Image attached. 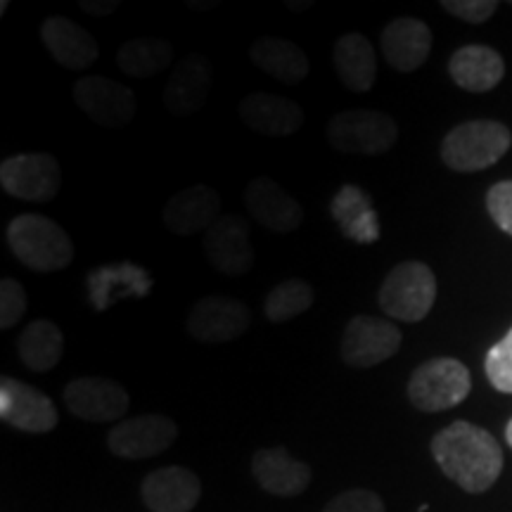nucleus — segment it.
I'll return each mask as SVG.
<instances>
[{
  "label": "nucleus",
  "mask_w": 512,
  "mask_h": 512,
  "mask_svg": "<svg viewBox=\"0 0 512 512\" xmlns=\"http://www.w3.org/2000/svg\"><path fill=\"white\" fill-rule=\"evenodd\" d=\"M432 456L441 472L467 494H484L503 472V451L482 427L458 420L432 439Z\"/></svg>",
  "instance_id": "1"
},
{
  "label": "nucleus",
  "mask_w": 512,
  "mask_h": 512,
  "mask_svg": "<svg viewBox=\"0 0 512 512\" xmlns=\"http://www.w3.org/2000/svg\"><path fill=\"white\" fill-rule=\"evenodd\" d=\"M10 252L19 264L36 273H55L74 261L72 238L53 219L41 214H19L8 226Z\"/></svg>",
  "instance_id": "2"
},
{
  "label": "nucleus",
  "mask_w": 512,
  "mask_h": 512,
  "mask_svg": "<svg viewBox=\"0 0 512 512\" xmlns=\"http://www.w3.org/2000/svg\"><path fill=\"white\" fill-rule=\"evenodd\" d=\"M512 136L501 121H465L453 128L441 143V159L448 169L472 174L494 166L510 150Z\"/></svg>",
  "instance_id": "3"
},
{
  "label": "nucleus",
  "mask_w": 512,
  "mask_h": 512,
  "mask_svg": "<svg viewBox=\"0 0 512 512\" xmlns=\"http://www.w3.org/2000/svg\"><path fill=\"white\" fill-rule=\"evenodd\" d=\"M437 299V278L422 261H403L389 271L377 294L380 309L389 318L418 323L432 311Z\"/></svg>",
  "instance_id": "4"
},
{
  "label": "nucleus",
  "mask_w": 512,
  "mask_h": 512,
  "mask_svg": "<svg viewBox=\"0 0 512 512\" xmlns=\"http://www.w3.org/2000/svg\"><path fill=\"white\" fill-rule=\"evenodd\" d=\"M325 136L339 152L373 157L392 150L399 138V126L384 112L344 110L328 121Z\"/></svg>",
  "instance_id": "5"
},
{
  "label": "nucleus",
  "mask_w": 512,
  "mask_h": 512,
  "mask_svg": "<svg viewBox=\"0 0 512 512\" xmlns=\"http://www.w3.org/2000/svg\"><path fill=\"white\" fill-rule=\"evenodd\" d=\"M472 377L456 358H432L415 370L408 382V399L422 413H441L470 396Z\"/></svg>",
  "instance_id": "6"
},
{
  "label": "nucleus",
  "mask_w": 512,
  "mask_h": 512,
  "mask_svg": "<svg viewBox=\"0 0 512 512\" xmlns=\"http://www.w3.org/2000/svg\"><path fill=\"white\" fill-rule=\"evenodd\" d=\"M403 335L389 320L377 316H354L342 335V361L356 370H368L392 358L401 349Z\"/></svg>",
  "instance_id": "7"
},
{
  "label": "nucleus",
  "mask_w": 512,
  "mask_h": 512,
  "mask_svg": "<svg viewBox=\"0 0 512 512\" xmlns=\"http://www.w3.org/2000/svg\"><path fill=\"white\" fill-rule=\"evenodd\" d=\"M0 185L15 200L48 202L60 192V164L53 155H43V152L8 157L0 164Z\"/></svg>",
  "instance_id": "8"
},
{
  "label": "nucleus",
  "mask_w": 512,
  "mask_h": 512,
  "mask_svg": "<svg viewBox=\"0 0 512 512\" xmlns=\"http://www.w3.org/2000/svg\"><path fill=\"white\" fill-rule=\"evenodd\" d=\"M74 100L95 124L121 128L131 124L138 110V98L124 83L105 76H83L74 83Z\"/></svg>",
  "instance_id": "9"
},
{
  "label": "nucleus",
  "mask_w": 512,
  "mask_h": 512,
  "mask_svg": "<svg viewBox=\"0 0 512 512\" xmlns=\"http://www.w3.org/2000/svg\"><path fill=\"white\" fill-rule=\"evenodd\" d=\"M204 252L214 271L228 278H240L254 268L252 235L245 219L235 214H223L204 233Z\"/></svg>",
  "instance_id": "10"
},
{
  "label": "nucleus",
  "mask_w": 512,
  "mask_h": 512,
  "mask_svg": "<svg viewBox=\"0 0 512 512\" xmlns=\"http://www.w3.org/2000/svg\"><path fill=\"white\" fill-rule=\"evenodd\" d=\"M64 406L86 422H117L126 415L131 399L119 382L107 377H79L64 387Z\"/></svg>",
  "instance_id": "11"
},
{
  "label": "nucleus",
  "mask_w": 512,
  "mask_h": 512,
  "mask_svg": "<svg viewBox=\"0 0 512 512\" xmlns=\"http://www.w3.org/2000/svg\"><path fill=\"white\" fill-rule=\"evenodd\" d=\"M249 323H252V313L245 304L238 299L211 294V297H202L192 306L185 328L197 342L223 344L245 335Z\"/></svg>",
  "instance_id": "12"
},
{
  "label": "nucleus",
  "mask_w": 512,
  "mask_h": 512,
  "mask_svg": "<svg viewBox=\"0 0 512 512\" xmlns=\"http://www.w3.org/2000/svg\"><path fill=\"white\" fill-rule=\"evenodd\" d=\"M0 418L10 427L31 434L53 432L60 422L55 403L41 389L15 377L0 380Z\"/></svg>",
  "instance_id": "13"
},
{
  "label": "nucleus",
  "mask_w": 512,
  "mask_h": 512,
  "mask_svg": "<svg viewBox=\"0 0 512 512\" xmlns=\"http://www.w3.org/2000/svg\"><path fill=\"white\" fill-rule=\"evenodd\" d=\"M178 439V425L166 415H138L119 422L107 437L114 456L126 460H145L164 453Z\"/></svg>",
  "instance_id": "14"
},
{
  "label": "nucleus",
  "mask_w": 512,
  "mask_h": 512,
  "mask_svg": "<svg viewBox=\"0 0 512 512\" xmlns=\"http://www.w3.org/2000/svg\"><path fill=\"white\" fill-rule=\"evenodd\" d=\"M140 496L150 512H190L200 503L202 484L188 467L166 465L143 479Z\"/></svg>",
  "instance_id": "15"
},
{
  "label": "nucleus",
  "mask_w": 512,
  "mask_h": 512,
  "mask_svg": "<svg viewBox=\"0 0 512 512\" xmlns=\"http://www.w3.org/2000/svg\"><path fill=\"white\" fill-rule=\"evenodd\" d=\"M245 202L249 216L273 233H292L302 226L304 221V209L302 204L294 200L292 195L280 188V183H275L273 178L259 176L247 185Z\"/></svg>",
  "instance_id": "16"
},
{
  "label": "nucleus",
  "mask_w": 512,
  "mask_h": 512,
  "mask_svg": "<svg viewBox=\"0 0 512 512\" xmlns=\"http://www.w3.org/2000/svg\"><path fill=\"white\" fill-rule=\"evenodd\" d=\"M221 209V195L211 185L195 183L190 188L176 192L169 202H166L162 219L171 233L183 235H197L207 233L219 219Z\"/></svg>",
  "instance_id": "17"
},
{
  "label": "nucleus",
  "mask_w": 512,
  "mask_h": 512,
  "mask_svg": "<svg viewBox=\"0 0 512 512\" xmlns=\"http://www.w3.org/2000/svg\"><path fill=\"white\" fill-rule=\"evenodd\" d=\"M384 60L396 72L411 74L427 62L432 50V31L415 17H399L389 22L380 41Z\"/></svg>",
  "instance_id": "18"
},
{
  "label": "nucleus",
  "mask_w": 512,
  "mask_h": 512,
  "mask_svg": "<svg viewBox=\"0 0 512 512\" xmlns=\"http://www.w3.org/2000/svg\"><path fill=\"white\" fill-rule=\"evenodd\" d=\"M211 91V67L202 55L183 57L164 86V105L174 117L183 119L207 105Z\"/></svg>",
  "instance_id": "19"
},
{
  "label": "nucleus",
  "mask_w": 512,
  "mask_h": 512,
  "mask_svg": "<svg viewBox=\"0 0 512 512\" xmlns=\"http://www.w3.org/2000/svg\"><path fill=\"white\" fill-rule=\"evenodd\" d=\"M252 472L261 489L273 496H299L311 484V467L304 460L292 458L283 446L256 451L252 458Z\"/></svg>",
  "instance_id": "20"
},
{
  "label": "nucleus",
  "mask_w": 512,
  "mask_h": 512,
  "mask_svg": "<svg viewBox=\"0 0 512 512\" xmlns=\"http://www.w3.org/2000/svg\"><path fill=\"white\" fill-rule=\"evenodd\" d=\"M240 117L252 131L268 138H285L304 124V110L297 102L273 93H252L240 102Z\"/></svg>",
  "instance_id": "21"
},
{
  "label": "nucleus",
  "mask_w": 512,
  "mask_h": 512,
  "mask_svg": "<svg viewBox=\"0 0 512 512\" xmlns=\"http://www.w3.org/2000/svg\"><path fill=\"white\" fill-rule=\"evenodd\" d=\"M41 38L57 64L67 69H86L100 57L98 41L67 17H50L41 24Z\"/></svg>",
  "instance_id": "22"
},
{
  "label": "nucleus",
  "mask_w": 512,
  "mask_h": 512,
  "mask_svg": "<svg viewBox=\"0 0 512 512\" xmlns=\"http://www.w3.org/2000/svg\"><path fill=\"white\" fill-rule=\"evenodd\" d=\"M448 72L456 86L467 93L494 91L505 76L503 57L489 46H463L453 53Z\"/></svg>",
  "instance_id": "23"
},
{
  "label": "nucleus",
  "mask_w": 512,
  "mask_h": 512,
  "mask_svg": "<svg viewBox=\"0 0 512 512\" xmlns=\"http://www.w3.org/2000/svg\"><path fill=\"white\" fill-rule=\"evenodd\" d=\"M330 211L347 240H354L358 245H373L380 240V221H377L373 202L358 185H342L332 197Z\"/></svg>",
  "instance_id": "24"
},
{
  "label": "nucleus",
  "mask_w": 512,
  "mask_h": 512,
  "mask_svg": "<svg viewBox=\"0 0 512 512\" xmlns=\"http://www.w3.org/2000/svg\"><path fill=\"white\" fill-rule=\"evenodd\" d=\"M249 57L261 72L273 76L275 81L297 86L309 76V57L297 43L285 41L278 36H261L256 38L249 48Z\"/></svg>",
  "instance_id": "25"
},
{
  "label": "nucleus",
  "mask_w": 512,
  "mask_h": 512,
  "mask_svg": "<svg viewBox=\"0 0 512 512\" xmlns=\"http://www.w3.org/2000/svg\"><path fill=\"white\" fill-rule=\"evenodd\" d=\"M332 64L339 81L351 93H368L375 86L377 57L375 48L363 34H344L332 48Z\"/></svg>",
  "instance_id": "26"
},
{
  "label": "nucleus",
  "mask_w": 512,
  "mask_h": 512,
  "mask_svg": "<svg viewBox=\"0 0 512 512\" xmlns=\"http://www.w3.org/2000/svg\"><path fill=\"white\" fill-rule=\"evenodd\" d=\"M64 351V332L53 320L38 318L27 325L17 339V354L34 373H46L60 363Z\"/></svg>",
  "instance_id": "27"
},
{
  "label": "nucleus",
  "mask_w": 512,
  "mask_h": 512,
  "mask_svg": "<svg viewBox=\"0 0 512 512\" xmlns=\"http://www.w3.org/2000/svg\"><path fill=\"white\" fill-rule=\"evenodd\" d=\"M174 62V48L162 38H136L117 53V67L131 79H152Z\"/></svg>",
  "instance_id": "28"
},
{
  "label": "nucleus",
  "mask_w": 512,
  "mask_h": 512,
  "mask_svg": "<svg viewBox=\"0 0 512 512\" xmlns=\"http://www.w3.org/2000/svg\"><path fill=\"white\" fill-rule=\"evenodd\" d=\"M313 287L302 278L283 280L278 287H273L264 302V313L271 323H287V320L302 316L313 306Z\"/></svg>",
  "instance_id": "29"
},
{
  "label": "nucleus",
  "mask_w": 512,
  "mask_h": 512,
  "mask_svg": "<svg viewBox=\"0 0 512 512\" xmlns=\"http://www.w3.org/2000/svg\"><path fill=\"white\" fill-rule=\"evenodd\" d=\"M484 370L494 389L512 394V330L486 354Z\"/></svg>",
  "instance_id": "30"
},
{
  "label": "nucleus",
  "mask_w": 512,
  "mask_h": 512,
  "mask_svg": "<svg viewBox=\"0 0 512 512\" xmlns=\"http://www.w3.org/2000/svg\"><path fill=\"white\" fill-rule=\"evenodd\" d=\"M24 313H27V292L15 278H3L0 283V328H15Z\"/></svg>",
  "instance_id": "31"
},
{
  "label": "nucleus",
  "mask_w": 512,
  "mask_h": 512,
  "mask_svg": "<svg viewBox=\"0 0 512 512\" xmlns=\"http://www.w3.org/2000/svg\"><path fill=\"white\" fill-rule=\"evenodd\" d=\"M323 512H384V503L375 491L351 489L332 498Z\"/></svg>",
  "instance_id": "32"
},
{
  "label": "nucleus",
  "mask_w": 512,
  "mask_h": 512,
  "mask_svg": "<svg viewBox=\"0 0 512 512\" xmlns=\"http://www.w3.org/2000/svg\"><path fill=\"white\" fill-rule=\"evenodd\" d=\"M486 209L503 233L512 235V181L496 183L486 195Z\"/></svg>",
  "instance_id": "33"
},
{
  "label": "nucleus",
  "mask_w": 512,
  "mask_h": 512,
  "mask_svg": "<svg viewBox=\"0 0 512 512\" xmlns=\"http://www.w3.org/2000/svg\"><path fill=\"white\" fill-rule=\"evenodd\" d=\"M441 8H444L448 15L463 19V22L484 24L486 19L494 17L498 3L496 0H444Z\"/></svg>",
  "instance_id": "34"
},
{
  "label": "nucleus",
  "mask_w": 512,
  "mask_h": 512,
  "mask_svg": "<svg viewBox=\"0 0 512 512\" xmlns=\"http://www.w3.org/2000/svg\"><path fill=\"white\" fill-rule=\"evenodd\" d=\"M81 12L93 17H105V15H114L119 10L117 0H86V3L79 5Z\"/></svg>",
  "instance_id": "35"
},
{
  "label": "nucleus",
  "mask_w": 512,
  "mask_h": 512,
  "mask_svg": "<svg viewBox=\"0 0 512 512\" xmlns=\"http://www.w3.org/2000/svg\"><path fill=\"white\" fill-rule=\"evenodd\" d=\"M505 439H508V444L512 448V420L508 422V427H505Z\"/></svg>",
  "instance_id": "36"
}]
</instances>
